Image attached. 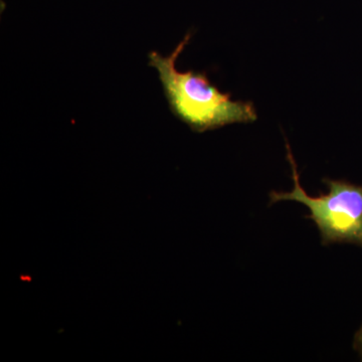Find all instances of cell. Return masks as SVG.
Returning a JSON list of instances; mask_svg holds the SVG:
<instances>
[{"label":"cell","instance_id":"1","mask_svg":"<svg viewBox=\"0 0 362 362\" xmlns=\"http://www.w3.org/2000/svg\"><path fill=\"white\" fill-rule=\"evenodd\" d=\"M187 33L168 56L152 51L148 65L158 73L164 96L173 116L195 133L220 129L233 124H250L258 120V112L251 101L233 100L209 81L206 71H178L176 61L189 44Z\"/></svg>","mask_w":362,"mask_h":362},{"label":"cell","instance_id":"2","mask_svg":"<svg viewBox=\"0 0 362 362\" xmlns=\"http://www.w3.org/2000/svg\"><path fill=\"white\" fill-rule=\"evenodd\" d=\"M286 150L294 187L290 192L272 190L270 204L293 201L308 207L310 214L305 218L315 223L322 246L351 244L362 247V185L345 180L323 178L329 192L310 197L300 183L296 160L287 140Z\"/></svg>","mask_w":362,"mask_h":362},{"label":"cell","instance_id":"3","mask_svg":"<svg viewBox=\"0 0 362 362\" xmlns=\"http://www.w3.org/2000/svg\"><path fill=\"white\" fill-rule=\"evenodd\" d=\"M354 349H356L358 356H361L362 361V325L359 330L357 331L356 337L354 340Z\"/></svg>","mask_w":362,"mask_h":362}]
</instances>
